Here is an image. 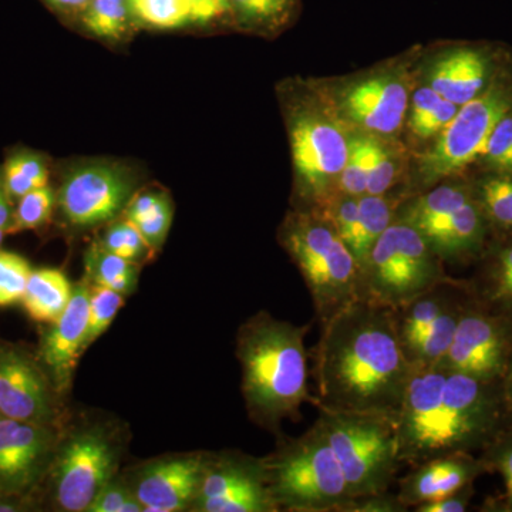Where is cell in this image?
Returning <instances> with one entry per match:
<instances>
[{
    "label": "cell",
    "mask_w": 512,
    "mask_h": 512,
    "mask_svg": "<svg viewBox=\"0 0 512 512\" xmlns=\"http://www.w3.org/2000/svg\"><path fill=\"white\" fill-rule=\"evenodd\" d=\"M9 194L6 191L5 184L0 183V229L6 232H12L13 217L15 212L12 211L9 202Z\"/></svg>",
    "instance_id": "obj_47"
},
{
    "label": "cell",
    "mask_w": 512,
    "mask_h": 512,
    "mask_svg": "<svg viewBox=\"0 0 512 512\" xmlns=\"http://www.w3.org/2000/svg\"><path fill=\"white\" fill-rule=\"evenodd\" d=\"M458 109H460V106H457V104L451 103V101L446 99H441L439 103L433 107V110H431L417 126L412 128L413 133L421 138L436 136V134H439L440 131L453 120Z\"/></svg>",
    "instance_id": "obj_40"
},
{
    "label": "cell",
    "mask_w": 512,
    "mask_h": 512,
    "mask_svg": "<svg viewBox=\"0 0 512 512\" xmlns=\"http://www.w3.org/2000/svg\"><path fill=\"white\" fill-rule=\"evenodd\" d=\"M0 413L42 426L55 419V402L45 372L12 346L0 345Z\"/></svg>",
    "instance_id": "obj_15"
},
{
    "label": "cell",
    "mask_w": 512,
    "mask_h": 512,
    "mask_svg": "<svg viewBox=\"0 0 512 512\" xmlns=\"http://www.w3.org/2000/svg\"><path fill=\"white\" fill-rule=\"evenodd\" d=\"M397 220L417 229L443 262L480 254L490 229L473 188L458 183L434 185L406 198Z\"/></svg>",
    "instance_id": "obj_8"
},
{
    "label": "cell",
    "mask_w": 512,
    "mask_h": 512,
    "mask_svg": "<svg viewBox=\"0 0 512 512\" xmlns=\"http://www.w3.org/2000/svg\"><path fill=\"white\" fill-rule=\"evenodd\" d=\"M309 326L293 325L261 312L249 319L238 335L242 392L256 423L276 430L286 419L299 416L309 394Z\"/></svg>",
    "instance_id": "obj_3"
},
{
    "label": "cell",
    "mask_w": 512,
    "mask_h": 512,
    "mask_svg": "<svg viewBox=\"0 0 512 512\" xmlns=\"http://www.w3.org/2000/svg\"><path fill=\"white\" fill-rule=\"evenodd\" d=\"M244 15L256 20H271L285 12L288 0H234Z\"/></svg>",
    "instance_id": "obj_43"
},
{
    "label": "cell",
    "mask_w": 512,
    "mask_h": 512,
    "mask_svg": "<svg viewBox=\"0 0 512 512\" xmlns=\"http://www.w3.org/2000/svg\"><path fill=\"white\" fill-rule=\"evenodd\" d=\"M409 96L393 77L379 76L353 86L346 93V113L360 126L379 134H392L402 126Z\"/></svg>",
    "instance_id": "obj_20"
},
{
    "label": "cell",
    "mask_w": 512,
    "mask_h": 512,
    "mask_svg": "<svg viewBox=\"0 0 512 512\" xmlns=\"http://www.w3.org/2000/svg\"><path fill=\"white\" fill-rule=\"evenodd\" d=\"M448 279L443 259L426 238L394 220L360 266L359 299L397 309Z\"/></svg>",
    "instance_id": "obj_7"
},
{
    "label": "cell",
    "mask_w": 512,
    "mask_h": 512,
    "mask_svg": "<svg viewBox=\"0 0 512 512\" xmlns=\"http://www.w3.org/2000/svg\"><path fill=\"white\" fill-rule=\"evenodd\" d=\"M500 384L501 392H503L505 409H507L508 416H510L512 421V356Z\"/></svg>",
    "instance_id": "obj_48"
},
{
    "label": "cell",
    "mask_w": 512,
    "mask_h": 512,
    "mask_svg": "<svg viewBox=\"0 0 512 512\" xmlns=\"http://www.w3.org/2000/svg\"><path fill=\"white\" fill-rule=\"evenodd\" d=\"M30 274L32 268L23 256L0 251V308L22 301Z\"/></svg>",
    "instance_id": "obj_32"
},
{
    "label": "cell",
    "mask_w": 512,
    "mask_h": 512,
    "mask_svg": "<svg viewBox=\"0 0 512 512\" xmlns=\"http://www.w3.org/2000/svg\"><path fill=\"white\" fill-rule=\"evenodd\" d=\"M171 220H173V208H171L170 200L164 195L154 210L148 212L146 217L141 218L137 222H131V224L136 225L151 249L156 251L163 244L165 237H167L168 229L171 227Z\"/></svg>",
    "instance_id": "obj_38"
},
{
    "label": "cell",
    "mask_w": 512,
    "mask_h": 512,
    "mask_svg": "<svg viewBox=\"0 0 512 512\" xmlns=\"http://www.w3.org/2000/svg\"><path fill=\"white\" fill-rule=\"evenodd\" d=\"M266 483L279 510L340 512L350 498L340 468L318 421L264 460Z\"/></svg>",
    "instance_id": "obj_4"
},
{
    "label": "cell",
    "mask_w": 512,
    "mask_h": 512,
    "mask_svg": "<svg viewBox=\"0 0 512 512\" xmlns=\"http://www.w3.org/2000/svg\"><path fill=\"white\" fill-rule=\"evenodd\" d=\"M87 272L96 286L111 289L127 295L136 289L137 266L127 259L106 251L103 247L93 248L86 258Z\"/></svg>",
    "instance_id": "obj_25"
},
{
    "label": "cell",
    "mask_w": 512,
    "mask_h": 512,
    "mask_svg": "<svg viewBox=\"0 0 512 512\" xmlns=\"http://www.w3.org/2000/svg\"><path fill=\"white\" fill-rule=\"evenodd\" d=\"M207 463L198 456L151 464L137 481L136 497L146 512L183 511L197 498Z\"/></svg>",
    "instance_id": "obj_18"
},
{
    "label": "cell",
    "mask_w": 512,
    "mask_h": 512,
    "mask_svg": "<svg viewBox=\"0 0 512 512\" xmlns=\"http://www.w3.org/2000/svg\"><path fill=\"white\" fill-rule=\"evenodd\" d=\"M369 140V137H359L349 143L348 161L340 174L336 192L352 195V197L366 195Z\"/></svg>",
    "instance_id": "obj_33"
},
{
    "label": "cell",
    "mask_w": 512,
    "mask_h": 512,
    "mask_svg": "<svg viewBox=\"0 0 512 512\" xmlns=\"http://www.w3.org/2000/svg\"><path fill=\"white\" fill-rule=\"evenodd\" d=\"M403 201L390 197L389 192L383 195H362L357 200V218L349 249L359 268L365 264L377 239L396 220L397 210Z\"/></svg>",
    "instance_id": "obj_24"
},
{
    "label": "cell",
    "mask_w": 512,
    "mask_h": 512,
    "mask_svg": "<svg viewBox=\"0 0 512 512\" xmlns=\"http://www.w3.org/2000/svg\"><path fill=\"white\" fill-rule=\"evenodd\" d=\"M474 497V484L461 488L456 493L444 495L437 500L427 501L414 507L416 512H464L470 507Z\"/></svg>",
    "instance_id": "obj_41"
},
{
    "label": "cell",
    "mask_w": 512,
    "mask_h": 512,
    "mask_svg": "<svg viewBox=\"0 0 512 512\" xmlns=\"http://www.w3.org/2000/svg\"><path fill=\"white\" fill-rule=\"evenodd\" d=\"M406 507L399 495L390 493V490L382 493L360 495L349 498L340 512H406Z\"/></svg>",
    "instance_id": "obj_39"
},
{
    "label": "cell",
    "mask_w": 512,
    "mask_h": 512,
    "mask_svg": "<svg viewBox=\"0 0 512 512\" xmlns=\"http://www.w3.org/2000/svg\"><path fill=\"white\" fill-rule=\"evenodd\" d=\"M55 497L64 511H87L116 468V448L103 431L89 430L67 441L57 456Z\"/></svg>",
    "instance_id": "obj_12"
},
{
    "label": "cell",
    "mask_w": 512,
    "mask_h": 512,
    "mask_svg": "<svg viewBox=\"0 0 512 512\" xmlns=\"http://www.w3.org/2000/svg\"><path fill=\"white\" fill-rule=\"evenodd\" d=\"M124 305V295L111 289L96 286L90 292L89 325H87L84 350L89 348L94 340L99 339L116 318L121 306Z\"/></svg>",
    "instance_id": "obj_30"
},
{
    "label": "cell",
    "mask_w": 512,
    "mask_h": 512,
    "mask_svg": "<svg viewBox=\"0 0 512 512\" xmlns=\"http://www.w3.org/2000/svg\"><path fill=\"white\" fill-rule=\"evenodd\" d=\"M92 289L86 284L73 286V295L62 316L52 323L42 345V359L59 390L69 386L77 359L84 350L89 325Z\"/></svg>",
    "instance_id": "obj_19"
},
{
    "label": "cell",
    "mask_w": 512,
    "mask_h": 512,
    "mask_svg": "<svg viewBox=\"0 0 512 512\" xmlns=\"http://www.w3.org/2000/svg\"><path fill=\"white\" fill-rule=\"evenodd\" d=\"M473 192L490 227L512 232V174L490 175Z\"/></svg>",
    "instance_id": "obj_26"
},
{
    "label": "cell",
    "mask_w": 512,
    "mask_h": 512,
    "mask_svg": "<svg viewBox=\"0 0 512 512\" xmlns=\"http://www.w3.org/2000/svg\"><path fill=\"white\" fill-rule=\"evenodd\" d=\"M101 247L133 264H137L140 259L147 258L151 252H154L136 225L127 220L114 225L107 231Z\"/></svg>",
    "instance_id": "obj_35"
},
{
    "label": "cell",
    "mask_w": 512,
    "mask_h": 512,
    "mask_svg": "<svg viewBox=\"0 0 512 512\" xmlns=\"http://www.w3.org/2000/svg\"><path fill=\"white\" fill-rule=\"evenodd\" d=\"M0 511H13L12 505L0 504Z\"/></svg>",
    "instance_id": "obj_50"
},
{
    "label": "cell",
    "mask_w": 512,
    "mask_h": 512,
    "mask_svg": "<svg viewBox=\"0 0 512 512\" xmlns=\"http://www.w3.org/2000/svg\"><path fill=\"white\" fill-rule=\"evenodd\" d=\"M126 0H93L84 16V25L94 36L117 39L126 30Z\"/></svg>",
    "instance_id": "obj_29"
},
{
    "label": "cell",
    "mask_w": 512,
    "mask_h": 512,
    "mask_svg": "<svg viewBox=\"0 0 512 512\" xmlns=\"http://www.w3.org/2000/svg\"><path fill=\"white\" fill-rule=\"evenodd\" d=\"M481 157L500 174H512V114L498 121L485 143Z\"/></svg>",
    "instance_id": "obj_37"
},
{
    "label": "cell",
    "mask_w": 512,
    "mask_h": 512,
    "mask_svg": "<svg viewBox=\"0 0 512 512\" xmlns=\"http://www.w3.org/2000/svg\"><path fill=\"white\" fill-rule=\"evenodd\" d=\"M53 207H55V192L49 185L23 195L13 217L12 232L42 227L49 221Z\"/></svg>",
    "instance_id": "obj_34"
},
{
    "label": "cell",
    "mask_w": 512,
    "mask_h": 512,
    "mask_svg": "<svg viewBox=\"0 0 512 512\" xmlns=\"http://www.w3.org/2000/svg\"><path fill=\"white\" fill-rule=\"evenodd\" d=\"M131 183L113 165L77 168L66 178L59 202L64 217L77 227H92L116 217L130 197Z\"/></svg>",
    "instance_id": "obj_14"
},
{
    "label": "cell",
    "mask_w": 512,
    "mask_h": 512,
    "mask_svg": "<svg viewBox=\"0 0 512 512\" xmlns=\"http://www.w3.org/2000/svg\"><path fill=\"white\" fill-rule=\"evenodd\" d=\"M511 356L512 319L470 298L439 365L483 382L500 383Z\"/></svg>",
    "instance_id": "obj_10"
},
{
    "label": "cell",
    "mask_w": 512,
    "mask_h": 512,
    "mask_svg": "<svg viewBox=\"0 0 512 512\" xmlns=\"http://www.w3.org/2000/svg\"><path fill=\"white\" fill-rule=\"evenodd\" d=\"M0 419H2V413H0Z\"/></svg>",
    "instance_id": "obj_52"
},
{
    "label": "cell",
    "mask_w": 512,
    "mask_h": 512,
    "mask_svg": "<svg viewBox=\"0 0 512 512\" xmlns=\"http://www.w3.org/2000/svg\"><path fill=\"white\" fill-rule=\"evenodd\" d=\"M481 458L488 473H498L504 478L505 495L498 510L512 512V421L484 448Z\"/></svg>",
    "instance_id": "obj_31"
},
{
    "label": "cell",
    "mask_w": 512,
    "mask_h": 512,
    "mask_svg": "<svg viewBox=\"0 0 512 512\" xmlns=\"http://www.w3.org/2000/svg\"><path fill=\"white\" fill-rule=\"evenodd\" d=\"M396 177V165L389 150L375 138H370L366 195L387 194L396 183Z\"/></svg>",
    "instance_id": "obj_36"
},
{
    "label": "cell",
    "mask_w": 512,
    "mask_h": 512,
    "mask_svg": "<svg viewBox=\"0 0 512 512\" xmlns=\"http://www.w3.org/2000/svg\"><path fill=\"white\" fill-rule=\"evenodd\" d=\"M53 441L49 426L0 419V494L29 491L45 473Z\"/></svg>",
    "instance_id": "obj_16"
},
{
    "label": "cell",
    "mask_w": 512,
    "mask_h": 512,
    "mask_svg": "<svg viewBox=\"0 0 512 512\" xmlns=\"http://www.w3.org/2000/svg\"><path fill=\"white\" fill-rule=\"evenodd\" d=\"M312 404L397 416L413 367L392 309L357 299L320 326Z\"/></svg>",
    "instance_id": "obj_1"
},
{
    "label": "cell",
    "mask_w": 512,
    "mask_h": 512,
    "mask_svg": "<svg viewBox=\"0 0 512 512\" xmlns=\"http://www.w3.org/2000/svg\"><path fill=\"white\" fill-rule=\"evenodd\" d=\"M47 2L52 3V5L57 6V8H82V6H86L89 0H47Z\"/></svg>",
    "instance_id": "obj_49"
},
{
    "label": "cell",
    "mask_w": 512,
    "mask_h": 512,
    "mask_svg": "<svg viewBox=\"0 0 512 512\" xmlns=\"http://www.w3.org/2000/svg\"><path fill=\"white\" fill-rule=\"evenodd\" d=\"M163 197L164 195L154 194V192H146V194L138 195V197L134 198L133 202L128 205L126 220L137 222L141 220V218L146 217L148 212L156 208V205Z\"/></svg>",
    "instance_id": "obj_46"
},
{
    "label": "cell",
    "mask_w": 512,
    "mask_h": 512,
    "mask_svg": "<svg viewBox=\"0 0 512 512\" xmlns=\"http://www.w3.org/2000/svg\"><path fill=\"white\" fill-rule=\"evenodd\" d=\"M487 473L483 458L474 457L473 453L444 454L410 466L409 473L399 480L397 495L410 510L456 493Z\"/></svg>",
    "instance_id": "obj_17"
},
{
    "label": "cell",
    "mask_w": 512,
    "mask_h": 512,
    "mask_svg": "<svg viewBox=\"0 0 512 512\" xmlns=\"http://www.w3.org/2000/svg\"><path fill=\"white\" fill-rule=\"evenodd\" d=\"M510 93L500 87L484 90L458 109L456 116L439 133L436 144L420 161L417 187L429 190L473 163L483 154L491 131L510 113Z\"/></svg>",
    "instance_id": "obj_9"
},
{
    "label": "cell",
    "mask_w": 512,
    "mask_h": 512,
    "mask_svg": "<svg viewBox=\"0 0 512 512\" xmlns=\"http://www.w3.org/2000/svg\"><path fill=\"white\" fill-rule=\"evenodd\" d=\"M292 156L302 184V195L319 210L336 194L349 156V141L335 124L319 117H303L292 128Z\"/></svg>",
    "instance_id": "obj_11"
},
{
    "label": "cell",
    "mask_w": 512,
    "mask_h": 512,
    "mask_svg": "<svg viewBox=\"0 0 512 512\" xmlns=\"http://www.w3.org/2000/svg\"><path fill=\"white\" fill-rule=\"evenodd\" d=\"M487 79V59L476 50L463 49L434 64L430 87L443 99L463 106L484 92Z\"/></svg>",
    "instance_id": "obj_21"
},
{
    "label": "cell",
    "mask_w": 512,
    "mask_h": 512,
    "mask_svg": "<svg viewBox=\"0 0 512 512\" xmlns=\"http://www.w3.org/2000/svg\"><path fill=\"white\" fill-rule=\"evenodd\" d=\"M195 505L202 512L279 511L266 483L264 460L242 456L207 463Z\"/></svg>",
    "instance_id": "obj_13"
},
{
    "label": "cell",
    "mask_w": 512,
    "mask_h": 512,
    "mask_svg": "<svg viewBox=\"0 0 512 512\" xmlns=\"http://www.w3.org/2000/svg\"><path fill=\"white\" fill-rule=\"evenodd\" d=\"M284 244L308 286L320 326L359 299V264L319 212L293 215L285 228Z\"/></svg>",
    "instance_id": "obj_5"
},
{
    "label": "cell",
    "mask_w": 512,
    "mask_h": 512,
    "mask_svg": "<svg viewBox=\"0 0 512 512\" xmlns=\"http://www.w3.org/2000/svg\"><path fill=\"white\" fill-rule=\"evenodd\" d=\"M131 12L147 25L173 29L190 22L187 0H128Z\"/></svg>",
    "instance_id": "obj_28"
},
{
    "label": "cell",
    "mask_w": 512,
    "mask_h": 512,
    "mask_svg": "<svg viewBox=\"0 0 512 512\" xmlns=\"http://www.w3.org/2000/svg\"><path fill=\"white\" fill-rule=\"evenodd\" d=\"M73 295V286L59 269L32 271L23 295V306L30 318L39 323H55Z\"/></svg>",
    "instance_id": "obj_23"
},
{
    "label": "cell",
    "mask_w": 512,
    "mask_h": 512,
    "mask_svg": "<svg viewBox=\"0 0 512 512\" xmlns=\"http://www.w3.org/2000/svg\"><path fill=\"white\" fill-rule=\"evenodd\" d=\"M130 491L126 490L123 485L109 481L97 493L96 497L89 505V512H120L121 505L130 497Z\"/></svg>",
    "instance_id": "obj_42"
},
{
    "label": "cell",
    "mask_w": 512,
    "mask_h": 512,
    "mask_svg": "<svg viewBox=\"0 0 512 512\" xmlns=\"http://www.w3.org/2000/svg\"><path fill=\"white\" fill-rule=\"evenodd\" d=\"M318 410L316 421L345 474L350 498L390 490L402 466L396 416Z\"/></svg>",
    "instance_id": "obj_6"
},
{
    "label": "cell",
    "mask_w": 512,
    "mask_h": 512,
    "mask_svg": "<svg viewBox=\"0 0 512 512\" xmlns=\"http://www.w3.org/2000/svg\"><path fill=\"white\" fill-rule=\"evenodd\" d=\"M441 99L443 97L434 92L430 86L421 87V89L417 90L414 93L412 111H410V128L417 126Z\"/></svg>",
    "instance_id": "obj_45"
},
{
    "label": "cell",
    "mask_w": 512,
    "mask_h": 512,
    "mask_svg": "<svg viewBox=\"0 0 512 512\" xmlns=\"http://www.w3.org/2000/svg\"><path fill=\"white\" fill-rule=\"evenodd\" d=\"M6 231H3V229H0V244H2L3 237H5Z\"/></svg>",
    "instance_id": "obj_51"
},
{
    "label": "cell",
    "mask_w": 512,
    "mask_h": 512,
    "mask_svg": "<svg viewBox=\"0 0 512 512\" xmlns=\"http://www.w3.org/2000/svg\"><path fill=\"white\" fill-rule=\"evenodd\" d=\"M190 20L195 23H208L220 18L231 6V0H187Z\"/></svg>",
    "instance_id": "obj_44"
},
{
    "label": "cell",
    "mask_w": 512,
    "mask_h": 512,
    "mask_svg": "<svg viewBox=\"0 0 512 512\" xmlns=\"http://www.w3.org/2000/svg\"><path fill=\"white\" fill-rule=\"evenodd\" d=\"M510 421L500 383L440 365L413 369L396 416L400 461L484 450Z\"/></svg>",
    "instance_id": "obj_2"
},
{
    "label": "cell",
    "mask_w": 512,
    "mask_h": 512,
    "mask_svg": "<svg viewBox=\"0 0 512 512\" xmlns=\"http://www.w3.org/2000/svg\"><path fill=\"white\" fill-rule=\"evenodd\" d=\"M468 292L474 301L512 319V238L495 245Z\"/></svg>",
    "instance_id": "obj_22"
},
{
    "label": "cell",
    "mask_w": 512,
    "mask_h": 512,
    "mask_svg": "<svg viewBox=\"0 0 512 512\" xmlns=\"http://www.w3.org/2000/svg\"><path fill=\"white\" fill-rule=\"evenodd\" d=\"M3 184L9 197L22 198L36 188L49 185V171L42 158L33 154H18L6 163Z\"/></svg>",
    "instance_id": "obj_27"
}]
</instances>
